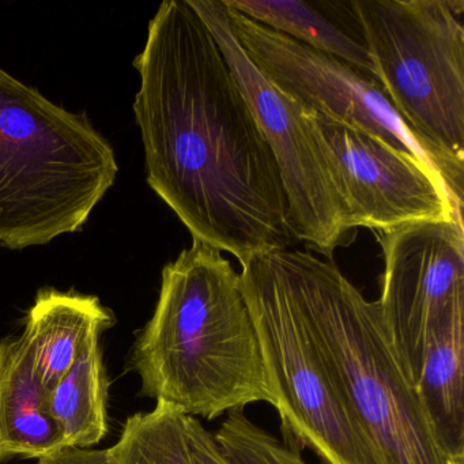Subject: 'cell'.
I'll list each match as a JSON object with an SVG mask.
<instances>
[{
  "label": "cell",
  "mask_w": 464,
  "mask_h": 464,
  "mask_svg": "<svg viewBox=\"0 0 464 464\" xmlns=\"http://www.w3.org/2000/svg\"><path fill=\"white\" fill-rule=\"evenodd\" d=\"M146 181L191 233L240 266L297 243L278 165L216 37L162 2L134 59Z\"/></svg>",
  "instance_id": "obj_1"
},
{
  "label": "cell",
  "mask_w": 464,
  "mask_h": 464,
  "mask_svg": "<svg viewBox=\"0 0 464 464\" xmlns=\"http://www.w3.org/2000/svg\"><path fill=\"white\" fill-rule=\"evenodd\" d=\"M132 363L143 395L189 417L213 420L246 404H276L240 274L200 240L162 268Z\"/></svg>",
  "instance_id": "obj_2"
},
{
  "label": "cell",
  "mask_w": 464,
  "mask_h": 464,
  "mask_svg": "<svg viewBox=\"0 0 464 464\" xmlns=\"http://www.w3.org/2000/svg\"><path fill=\"white\" fill-rule=\"evenodd\" d=\"M119 175L115 149L72 112L0 67V248L80 232Z\"/></svg>",
  "instance_id": "obj_3"
},
{
  "label": "cell",
  "mask_w": 464,
  "mask_h": 464,
  "mask_svg": "<svg viewBox=\"0 0 464 464\" xmlns=\"http://www.w3.org/2000/svg\"><path fill=\"white\" fill-rule=\"evenodd\" d=\"M278 255L314 339L382 464H456L401 371L379 301L366 300L334 263L312 252L281 249Z\"/></svg>",
  "instance_id": "obj_4"
},
{
  "label": "cell",
  "mask_w": 464,
  "mask_h": 464,
  "mask_svg": "<svg viewBox=\"0 0 464 464\" xmlns=\"http://www.w3.org/2000/svg\"><path fill=\"white\" fill-rule=\"evenodd\" d=\"M374 78L463 210L464 4L355 0Z\"/></svg>",
  "instance_id": "obj_5"
},
{
  "label": "cell",
  "mask_w": 464,
  "mask_h": 464,
  "mask_svg": "<svg viewBox=\"0 0 464 464\" xmlns=\"http://www.w3.org/2000/svg\"><path fill=\"white\" fill-rule=\"evenodd\" d=\"M240 278L282 441L309 448L324 464H382L314 339L278 251L249 257Z\"/></svg>",
  "instance_id": "obj_6"
},
{
  "label": "cell",
  "mask_w": 464,
  "mask_h": 464,
  "mask_svg": "<svg viewBox=\"0 0 464 464\" xmlns=\"http://www.w3.org/2000/svg\"><path fill=\"white\" fill-rule=\"evenodd\" d=\"M216 37L278 165L297 241L328 257L353 236L322 143L308 113L279 91L254 63L233 34L219 0H188Z\"/></svg>",
  "instance_id": "obj_7"
},
{
  "label": "cell",
  "mask_w": 464,
  "mask_h": 464,
  "mask_svg": "<svg viewBox=\"0 0 464 464\" xmlns=\"http://www.w3.org/2000/svg\"><path fill=\"white\" fill-rule=\"evenodd\" d=\"M379 305L407 379L420 377L429 341L464 314L463 219L415 222L379 233Z\"/></svg>",
  "instance_id": "obj_8"
},
{
  "label": "cell",
  "mask_w": 464,
  "mask_h": 464,
  "mask_svg": "<svg viewBox=\"0 0 464 464\" xmlns=\"http://www.w3.org/2000/svg\"><path fill=\"white\" fill-rule=\"evenodd\" d=\"M306 113L353 232L368 227L382 233L415 222L463 219V210L430 167L369 132L314 111Z\"/></svg>",
  "instance_id": "obj_9"
},
{
  "label": "cell",
  "mask_w": 464,
  "mask_h": 464,
  "mask_svg": "<svg viewBox=\"0 0 464 464\" xmlns=\"http://www.w3.org/2000/svg\"><path fill=\"white\" fill-rule=\"evenodd\" d=\"M227 10L233 34L249 61L304 110L369 132L431 168L420 142L374 78L346 62L266 28L236 10Z\"/></svg>",
  "instance_id": "obj_10"
},
{
  "label": "cell",
  "mask_w": 464,
  "mask_h": 464,
  "mask_svg": "<svg viewBox=\"0 0 464 464\" xmlns=\"http://www.w3.org/2000/svg\"><path fill=\"white\" fill-rule=\"evenodd\" d=\"M113 323L112 311L96 295L51 287L37 293L20 338L48 392Z\"/></svg>",
  "instance_id": "obj_11"
},
{
  "label": "cell",
  "mask_w": 464,
  "mask_h": 464,
  "mask_svg": "<svg viewBox=\"0 0 464 464\" xmlns=\"http://www.w3.org/2000/svg\"><path fill=\"white\" fill-rule=\"evenodd\" d=\"M63 447L40 382L21 338L0 342V463L42 458Z\"/></svg>",
  "instance_id": "obj_12"
},
{
  "label": "cell",
  "mask_w": 464,
  "mask_h": 464,
  "mask_svg": "<svg viewBox=\"0 0 464 464\" xmlns=\"http://www.w3.org/2000/svg\"><path fill=\"white\" fill-rule=\"evenodd\" d=\"M415 390L437 441L464 463V314L429 341Z\"/></svg>",
  "instance_id": "obj_13"
},
{
  "label": "cell",
  "mask_w": 464,
  "mask_h": 464,
  "mask_svg": "<svg viewBox=\"0 0 464 464\" xmlns=\"http://www.w3.org/2000/svg\"><path fill=\"white\" fill-rule=\"evenodd\" d=\"M107 401L108 377L99 339L48 392V412L63 447H92L107 436Z\"/></svg>",
  "instance_id": "obj_14"
},
{
  "label": "cell",
  "mask_w": 464,
  "mask_h": 464,
  "mask_svg": "<svg viewBox=\"0 0 464 464\" xmlns=\"http://www.w3.org/2000/svg\"><path fill=\"white\" fill-rule=\"evenodd\" d=\"M222 4L266 28L285 34L312 50L346 62L374 78L373 66L365 45L355 42L305 2L222 0Z\"/></svg>",
  "instance_id": "obj_15"
},
{
  "label": "cell",
  "mask_w": 464,
  "mask_h": 464,
  "mask_svg": "<svg viewBox=\"0 0 464 464\" xmlns=\"http://www.w3.org/2000/svg\"><path fill=\"white\" fill-rule=\"evenodd\" d=\"M189 415L168 404L138 412L124 423L121 439L110 448L113 464H194L187 422Z\"/></svg>",
  "instance_id": "obj_16"
},
{
  "label": "cell",
  "mask_w": 464,
  "mask_h": 464,
  "mask_svg": "<svg viewBox=\"0 0 464 464\" xmlns=\"http://www.w3.org/2000/svg\"><path fill=\"white\" fill-rule=\"evenodd\" d=\"M213 436L227 464H306L300 450L279 441L243 410L227 412Z\"/></svg>",
  "instance_id": "obj_17"
},
{
  "label": "cell",
  "mask_w": 464,
  "mask_h": 464,
  "mask_svg": "<svg viewBox=\"0 0 464 464\" xmlns=\"http://www.w3.org/2000/svg\"><path fill=\"white\" fill-rule=\"evenodd\" d=\"M187 431L194 464H227L217 447L213 434L206 430L199 420L188 417Z\"/></svg>",
  "instance_id": "obj_18"
},
{
  "label": "cell",
  "mask_w": 464,
  "mask_h": 464,
  "mask_svg": "<svg viewBox=\"0 0 464 464\" xmlns=\"http://www.w3.org/2000/svg\"><path fill=\"white\" fill-rule=\"evenodd\" d=\"M37 464H113L108 450L62 447L37 459Z\"/></svg>",
  "instance_id": "obj_19"
}]
</instances>
